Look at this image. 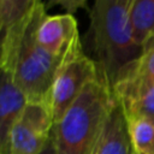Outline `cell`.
<instances>
[{
	"instance_id": "obj_13",
	"label": "cell",
	"mask_w": 154,
	"mask_h": 154,
	"mask_svg": "<svg viewBox=\"0 0 154 154\" xmlns=\"http://www.w3.org/2000/svg\"><path fill=\"white\" fill-rule=\"evenodd\" d=\"M130 140L138 154H154V122L138 119L128 123Z\"/></svg>"
},
{
	"instance_id": "obj_15",
	"label": "cell",
	"mask_w": 154,
	"mask_h": 154,
	"mask_svg": "<svg viewBox=\"0 0 154 154\" xmlns=\"http://www.w3.org/2000/svg\"><path fill=\"white\" fill-rule=\"evenodd\" d=\"M40 154H55V148H54V141H53V135H51L47 144L45 146L43 150Z\"/></svg>"
},
{
	"instance_id": "obj_1",
	"label": "cell",
	"mask_w": 154,
	"mask_h": 154,
	"mask_svg": "<svg viewBox=\"0 0 154 154\" xmlns=\"http://www.w3.org/2000/svg\"><path fill=\"white\" fill-rule=\"evenodd\" d=\"M46 16L45 4L37 1L24 20L1 32L0 69L12 75L28 101L49 103L52 87L63 65L73 53L82 49V45L77 43L61 57L43 49L37 41V30Z\"/></svg>"
},
{
	"instance_id": "obj_5",
	"label": "cell",
	"mask_w": 154,
	"mask_h": 154,
	"mask_svg": "<svg viewBox=\"0 0 154 154\" xmlns=\"http://www.w3.org/2000/svg\"><path fill=\"white\" fill-rule=\"evenodd\" d=\"M53 117L48 102L28 101L10 137V154H40L47 144Z\"/></svg>"
},
{
	"instance_id": "obj_10",
	"label": "cell",
	"mask_w": 154,
	"mask_h": 154,
	"mask_svg": "<svg viewBox=\"0 0 154 154\" xmlns=\"http://www.w3.org/2000/svg\"><path fill=\"white\" fill-rule=\"evenodd\" d=\"M129 19L138 48L143 52L154 46V0H131Z\"/></svg>"
},
{
	"instance_id": "obj_11",
	"label": "cell",
	"mask_w": 154,
	"mask_h": 154,
	"mask_svg": "<svg viewBox=\"0 0 154 154\" xmlns=\"http://www.w3.org/2000/svg\"><path fill=\"white\" fill-rule=\"evenodd\" d=\"M113 96L119 103L126 123L138 119L154 120V87L125 91Z\"/></svg>"
},
{
	"instance_id": "obj_16",
	"label": "cell",
	"mask_w": 154,
	"mask_h": 154,
	"mask_svg": "<svg viewBox=\"0 0 154 154\" xmlns=\"http://www.w3.org/2000/svg\"><path fill=\"white\" fill-rule=\"evenodd\" d=\"M153 122H154V120H153Z\"/></svg>"
},
{
	"instance_id": "obj_8",
	"label": "cell",
	"mask_w": 154,
	"mask_h": 154,
	"mask_svg": "<svg viewBox=\"0 0 154 154\" xmlns=\"http://www.w3.org/2000/svg\"><path fill=\"white\" fill-rule=\"evenodd\" d=\"M94 154H138L132 146L128 123L116 99Z\"/></svg>"
},
{
	"instance_id": "obj_9",
	"label": "cell",
	"mask_w": 154,
	"mask_h": 154,
	"mask_svg": "<svg viewBox=\"0 0 154 154\" xmlns=\"http://www.w3.org/2000/svg\"><path fill=\"white\" fill-rule=\"evenodd\" d=\"M154 87V46L130 63L120 72L112 88L113 95Z\"/></svg>"
},
{
	"instance_id": "obj_12",
	"label": "cell",
	"mask_w": 154,
	"mask_h": 154,
	"mask_svg": "<svg viewBox=\"0 0 154 154\" xmlns=\"http://www.w3.org/2000/svg\"><path fill=\"white\" fill-rule=\"evenodd\" d=\"M37 0H0V31H7L24 20Z\"/></svg>"
},
{
	"instance_id": "obj_3",
	"label": "cell",
	"mask_w": 154,
	"mask_h": 154,
	"mask_svg": "<svg viewBox=\"0 0 154 154\" xmlns=\"http://www.w3.org/2000/svg\"><path fill=\"white\" fill-rule=\"evenodd\" d=\"M130 4L131 0H96L89 12L96 64L111 89L124 67L142 54L132 36Z\"/></svg>"
},
{
	"instance_id": "obj_2",
	"label": "cell",
	"mask_w": 154,
	"mask_h": 154,
	"mask_svg": "<svg viewBox=\"0 0 154 154\" xmlns=\"http://www.w3.org/2000/svg\"><path fill=\"white\" fill-rule=\"evenodd\" d=\"M113 103L112 89L100 73L53 125L55 154H94Z\"/></svg>"
},
{
	"instance_id": "obj_14",
	"label": "cell",
	"mask_w": 154,
	"mask_h": 154,
	"mask_svg": "<svg viewBox=\"0 0 154 154\" xmlns=\"http://www.w3.org/2000/svg\"><path fill=\"white\" fill-rule=\"evenodd\" d=\"M54 4L60 5L64 10H66V12L69 14L77 11V8H79V7H85L87 6V2L84 0H77V1L76 0H55Z\"/></svg>"
},
{
	"instance_id": "obj_6",
	"label": "cell",
	"mask_w": 154,
	"mask_h": 154,
	"mask_svg": "<svg viewBox=\"0 0 154 154\" xmlns=\"http://www.w3.org/2000/svg\"><path fill=\"white\" fill-rule=\"evenodd\" d=\"M40 46L53 55H66L81 42L77 22L72 14L46 16L37 30Z\"/></svg>"
},
{
	"instance_id": "obj_7",
	"label": "cell",
	"mask_w": 154,
	"mask_h": 154,
	"mask_svg": "<svg viewBox=\"0 0 154 154\" xmlns=\"http://www.w3.org/2000/svg\"><path fill=\"white\" fill-rule=\"evenodd\" d=\"M28 99L14 83L12 75L1 71L0 85V154H10L12 129L23 113Z\"/></svg>"
},
{
	"instance_id": "obj_4",
	"label": "cell",
	"mask_w": 154,
	"mask_h": 154,
	"mask_svg": "<svg viewBox=\"0 0 154 154\" xmlns=\"http://www.w3.org/2000/svg\"><path fill=\"white\" fill-rule=\"evenodd\" d=\"M101 73L96 61L88 58L83 49L73 53L63 65L54 81L49 96L53 124H57L79 97L87 84Z\"/></svg>"
}]
</instances>
